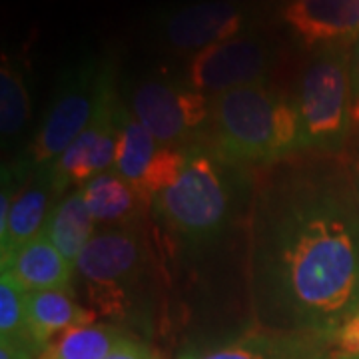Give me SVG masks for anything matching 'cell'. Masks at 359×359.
I'll list each match as a JSON object with an SVG mask.
<instances>
[{
  "label": "cell",
  "instance_id": "cell-1",
  "mask_svg": "<svg viewBox=\"0 0 359 359\" xmlns=\"http://www.w3.org/2000/svg\"><path fill=\"white\" fill-rule=\"evenodd\" d=\"M248 285L276 330H335L359 309V194L335 168L295 164L256 186Z\"/></svg>",
  "mask_w": 359,
  "mask_h": 359
},
{
  "label": "cell",
  "instance_id": "cell-2",
  "mask_svg": "<svg viewBox=\"0 0 359 359\" xmlns=\"http://www.w3.org/2000/svg\"><path fill=\"white\" fill-rule=\"evenodd\" d=\"M254 170L218 154L204 142L186 148L178 180L158 194L152 216L186 252H202L222 240L252 208Z\"/></svg>",
  "mask_w": 359,
  "mask_h": 359
},
{
  "label": "cell",
  "instance_id": "cell-3",
  "mask_svg": "<svg viewBox=\"0 0 359 359\" xmlns=\"http://www.w3.org/2000/svg\"><path fill=\"white\" fill-rule=\"evenodd\" d=\"M200 142L245 168L273 166L299 154L295 106L266 84L222 92L210 98V118Z\"/></svg>",
  "mask_w": 359,
  "mask_h": 359
},
{
  "label": "cell",
  "instance_id": "cell-4",
  "mask_svg": "<svg viewBox=\"0 0 359 359\" xmlns=\"http://www.w3.org/2000/svg\"><path fill=\"white\" fill-rule=\"evenodd\" d=\"M351 48H323L306 66L292 100L299 122V154H334L351 122Z\"/></svg>",
  "mask_w": 359,
  "mask_h": 359
},
{
  "label": "cell",
  "instance_id": "cell-5",
  "mask_svg": "<svg viewBox=\"0 0 359 359\" xmlns=\"http://www.w3.org/2000/svg\"><path fill=\"white\" fill-rule=\"evenodd\" d=\"M148 266L150 252L138 226L96 231L74 269L86 283L92 308L102 316L120 318L134 308Z\"/></svg>",
  "mask_w": 359,
  "mask_h": 359
},
{
  "label": "cell",
  "instance_id": "cell-6",
  "mask_svg": "<svg viewBox=\"0 0 359 359\" xmlns=\"http://www.w3.org/2000/svg\"><path fill=\"white\" fill-rule=\"evenodd\" d=\"M108 66L98 60H86L60 80L50 108L46 110L25 160H20L32 174L50 168L88 126Z\"/></svg>",
  "mask_w": 359,
  "mask_h": 359
},
{
  "label": "cell",
  "instance_id": "cell-7",
  "mask_svg": "<svg viewBox=\"0 0 359 359\" xmlns=\"http://www.w3.org/2000/svg\"><path fill=\"white\" fill-rule=\"evenodd\" d=\"M130 112L140 120L160 146L188 148L204 136L210 98L188 84L148 78L130 94Z\"/></svg>",
  "mask_w": 359,
  "mask_h": 359
},
{
  "label": "cell",
  "instance_id": "cell-8",
  "mask_svg": "<svg viewBox=\"0 0 359 359\" xmlns=\"http://www.w3.org/2000/svg\"><path fill=\"white\" fill-rule=\"evenodd\" d=\"M120 102L122 100L116 92L114 72L112 66H108L96 110L90 118L88 126L82 130V134L50 168H44L50 174L56 196H62L70 186L82 188L92 178L112 170L118 140Z\"/></svg>",
  "mask_w": 359,
  "mask_h": 359
},
{
  "label": "cell",
  "instance_id": "cell-9",
  "mask_svg": "<svg viewBox=\"0 0 359 359\" xmlns=\"http://www.w3.org/2000/svg\"><path fill=\"white\" fill-rule=\"evenodd\" d=\"M269 66L271 50L266 40L240 34L192 54L186 84L212 98L228 90L264 84Z\"/></svg>",
  "mask_w": 359,
  "mask_h": 359
},
{
  "label": "cell",
  "instance_id": "cell-10",
  "mask_svg": "<svg viewBox=\"0 0 359 359\" xmlns=\"http://www.w3.org/2000/svg\"><path fill=\"white\" fill-rule=\"evenodd\" d=\"M334 347V334L257 325L180 359H332Z\"/></svg>",
  "mask_w": 359,
  "mask_h": 359
},
{
  "label": "cell",
  "instance_id": "cell-11",
  "mask_svg": "<svg viewBox=\"0 0 359 359\" xmlns=\"http://www.w3.org/2000/svg\"><path fill=\"white\" fill-rule=\"evenodd\" d=\"M245 26V13L233 2L204 0L184 4L162 18V36L178 52L204 50L236 39Z\"/></svg>",
  "mask_w": 359,
  "mask_h": 359
},
{
  "label": "cell",
  "instance_id": "cell-12",
  "mask_svg": "<svg viewBox=\"0 0 359 359\" xmlns=\"http://www.w3.org/2000/svg\"><path fill=\"white\" fill-rule=\"evenodd\" d=\"M282 18L308 48H347L359 39V0H285Z\"/></svg>",
  "mask_w": 359,
  "mask_h": 359
},
{
  "label": "cell",
  "instance_id": "cell-13",
  "mask_svg": "<svg viewBox=\"0 0 359 359\" xmlns=\"http://www.w3.org/2000/svg\"><path fill=\"white\" fill-rule=\"evenodd\" d=\"M56 198L48 170L34 172L32 182L16 194L6 226L0 228V266L8 264L22 245L44 230Z\"/></svg>",
  "mask_w": 359,
  "mask_h": 359
},
{
  "label": "cell",
  "instance_id": "cell-14",
  "mask_svg": "<svg viewBox=\"0 0 359 359\" xmlns=\"http://www.w3.org/2000/svg\"><path fill=\"white\" fill-rule=\"evenodd\" d=\"M96 313L80 306L70 287L26 292L28 334L39 355L66 330L94 323Z\"/></svg>",
  "mask_w": 359,
  "mask_h": 359
},
{
  "label": "cell",
  "instance_id": "cell-15",
  "mask_svg": "<svg viewBox=\"0 0 359 359\" xmlns=\"http://www.w3.org/2000/svg\"><path fill=\"white\" fill-rule=\"evenodd\" d=\"M2 273H11L26 292L70 287L74 266L52 244L44 230L14 254L8 264L0 266Z\"/></svg>",
  "mask_w": 359,
  "mask_h": 359
},
{
  "label": "cell",
  "instance_id": "cell-16",
  "mask_svg": "<svg viewBox=\"0 0 359 359\" xmlns=\"http://www.w3.org/2000/svg\"><path fill=\"white\" fill-rule=\"evenodd\" d=\"M80 190L96 224L106 228H138L142 218L152 212V205L114 172L92 178Z\"/></svg>",
  "mask_w": 359,
  "mask_h": 359
},
{
  "label": "cell",
  "instance_id": "cell-17",
  "mask_svg": "<svg viewBox=\"0 0 359 359\" xmlns=\"http://www.w3.org/2000/svg\"><path fill=\"white\" fill-rule=\"evenodd\" d=\"M96 226L98 224L88 210L84 194L76 188L74 192L66 194L54 204L50 216L46 219L44 233L60 250V254L72 266H76L80 254L96 236Z\"/></svg>",
  "mask_w": 359,
  "mask_h": 359
},
{
  "label": "cell",
  "instance_id": "cell-18",
  "mask_svg": "<svg viewBox=\"0 0 359 359\" xmlns=\"http://www.w3.org/2000/svg\"><path fill=\"white\" fill-rule=\"evenodd\" d=\"M160 144L144 128L140 120L130 112L128 104L120 102L118 112V140L112 170L116 176L126 180L130 186L140 194V186L154 158L160 152Z\"/></svg>",
  "mask_w": 359,
  "mask_h": 359
},
{
  "label": "cell",
  "instance_id": "cell-19",
  "mask_svg": "<svg viewBox=\"0 0 359 359\" xmlns=\"http://www.w3.org/2000/svg\"><path fill=\"white\" fill-rule=\"evenodd\" d=\"M130 337L128 332L112 323L78 325L58 335L39 359H106Z\"/></svg>",
  "mask_w": 359,
  "mask_h": 359
},
{
  "label": "cell",
  "instance_id": "cell-20",
  "mask_svg": "<svg viewBox=\"0 0 359 359\" xmlns=\"http://www.w3.org/2000/svg\"><path fill=\"white\" fill-rule=\"evenodd\" d=\"M30 116V98L26 90L25 76L13 62L2 56L0 66V128L2 136H16L25 128Z\"/></svg>",
  "mask_w": 359,
  "mask_h": 359
},
{
  "label": "cell",
  "instance_id": "cell-21",
  "mask_svg": "<svg viewBox=\"0 0 359 359\" xmlns=\"http://www.w3.org/2000/svg\"><path fill=\"white\" fill-rule=\"evenodd\" d=\"M0 341L34 349L26 321V290L11 273L0 271Z\"/></svg>",
  "mask_w": 359,
  "mask_h": 359
},
{
  "label": "cell",
  "instance_id": "cell-22",
  "mask_svg": "<svg viewBox=\"0 0 359 359\" xmlns=\"http://www.w3.org/2000/svg\"><path fill=\"white\" fill-rule=\"evenodd\" d=\"M334 346L341 355L359 358V309L335 330Z\"/></svg>",
  "mask_w": 359,
  "mask_h": 359
},
{
  "label": "cell",
  "instance_id": "cell-23",
  "mask_svg": "<svg viewBox=\"0 0 359 359\" xmlns=\"http://www.w3.org/2000/svg\"><path fill=\"white\" fill-rule=\"evenodd\" d=\"M106 359H162V355L140 339L130 337L122 346H118Z\"/></svg>",
  "mask_w": 359,
  "mask_h": 359
},
{
  "label": "cell",
  "instance_id": "cell-24",
  "mask_svg": "<svg viewBox=\"0 0 359 359\" xmlns=\"http://www.w3.org/2000/svg\"><path fill=\"white\" fill-rule=\"evenodd\" d=\"M349 74H351V122L359 128V39L349 52Z\"/></svg>",
  "mask_w": 359,
  "mask_h": 359
},
{
  "label": "cell",
  "instance_id": "cell-25",
  "mask_svg": "<svg viewBox=\"0 0 359 359\" xmlns=\"http://www.w3.org/2000/svg\"><path fill=\"white\" fill-rule=\"evenodd\" d=\"M355 190H358V194H359V164H358V168H355Z\"/></svg>",
  "mask_w": 359,
  "mask_h": 359
},
{
  "label": "cell",
  "instance_id": "cell-26",
  "mask_svg": "<svg viewBox=\"0 0 359 359\" xmlns=\"http://www.w3.org/2000/svg\"><path fill=\"white\" fill-rule=\"evenodd\" d=\"M332 359H359V358H351V355H341V353H335Z\"/></svg>",
  "mask_w": 359,
  "mask_h": 359
},
{
  "label": "cell",
  "instance_id": "cell-27",
  "mask_svg": "<svg viewBox=\"0 0 359 359\" xmlns=\"http://www.w3.org/2000/svg\"><path fill=\"white\" fill-rule=\"evenodd\" d=\"M222 2H233L236 4V2H242V0H222Z\"/></svg>",
  "mask_w": 359,
  "mask_h": 359
}]
</instances>
